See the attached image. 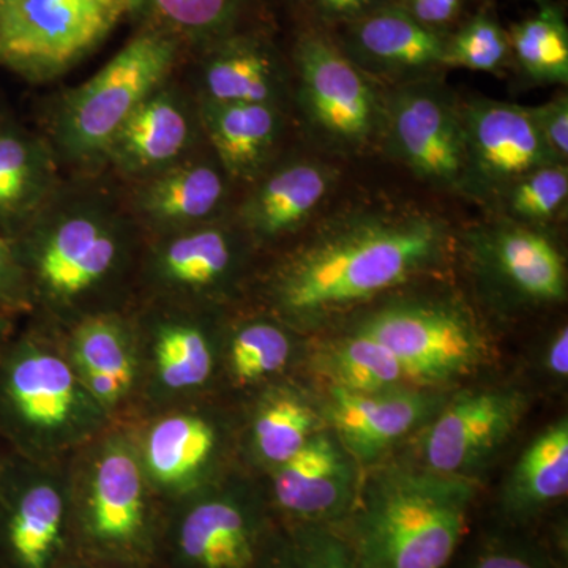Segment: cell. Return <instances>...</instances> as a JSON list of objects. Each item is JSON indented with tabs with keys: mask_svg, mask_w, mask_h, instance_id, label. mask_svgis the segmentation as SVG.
Returning <instances> with one entry per match:
<instances>
[{
	"mask_svg": "<svg viewBox=\"0 0 568 568\" xmlns=\"http://www.w3.org/2000/svg\"><path fill=\"white\" fill-rule=\"evenodd\" d=\"M390 0H306L305 11L327 31L349 24Z\"/></svg>",
	"mask_w": 568,
	"mask_h": 568,
	"instance_id": "obj_42",
	"label": "cell"
},
{
	"mask_svg": "<svg viewBox=\"0 0 568 568\" xmlns=\"http://www.w3.org/2000/svg\"><path fill=\"white\" fill-rule=\"evenodd\" d=\"M291 62L306 122L325 144L358 152L381 138L384 95L327 29L313 21L298 29Z\"/></svg>",
	"mask_w": 568,
	"mask_h": 568,
	"instance_id": "obj_13",
	"label": "cell"
},
{
	"mask_svg": "<svg viewBox=\"0 0 568 568\" xmlns=\"http://www.w3.org/2000/svg\"><path fill=\"white\" fill-rule=\"evenodd\" d=\"M328 32L369 78L402 84L435 77L446 67L448 33L420 24L395 0Z\"/></svg>",
	"mask_w": 568,
	"mask_h": 568,
	"instance_id": "obj_21",
	"label": "cell"
},
{
	"mask_svg": "<svg viewBox=\"0 0 568 568\" xmlns=\"http://www.w3.org/2000/svg\"><path fill=\"white\" fill-rule=\"evenodd\" d=\"M203 138L196 100L192 102L170 80L126 119L108 149L104 166L123 181L140 182L189 159Z\"/></svg>",
	"mask_w": 568,
	"mask_h": 568,
	"instance_id": "obj_20",
	"label": "cell"
},
{
	"mask_svg": "<svg viewBox=\"0 0 568 568\" xmlns=\"http://www.w3.org/2000/svg\"><path fill=\"white\" fill-rule=\"evenodd\" d=\"M541 140L560 163L568 160V97L560 92L549 102L528 106Z\"/></svg>",
	"mask_w": 568,
	"mask_h": 568,
	"instance_id": "obj_40",
	"label": "cell"
},
{
	"mask_svg": "<svg viewBox=\"0 0 568 568\" xmlns=\"http://www.w3.org/2000/svg\"><path fill=\"white\" fill-rule=\"evenodd\" d=\"M59 332L71 365L104 413L112 422L132 420L138 395L132 308L93 313Z\"/></svg>",
	"mask_w": 568,
	"mask_h": 568,
	"instance_id": "obj_22",
	"label": "cell"
},
{
	"mask_svg": "<svg viewBox=\"0 0 568 568\" xmlns=\"http://www.w3.org/2000/svg\"><path fill=\"white\" fill-rule=\"evenodd\" d=\"M462 114L466 148L463 194L473 200L497 204L519 179L560 163L541 140L528 106L476 99L462 104Z\"/></svg>",
	"mask_w": 568,
	"mask_h": 568,
	"instance_id": "obj_16",
	"label": "cell"
},
{
	"mask_svg": "<svg viewBox=\"0 0 568 568\" xmlns=\"http://www.w3.org/2000/svg\"><path fill=\"white\" fill-rule=\"evenodd\" d=\"M260 568H362L336 528L276 526Z\"/></svg>",
	"mask_w": 568,
	"mask_h": 568,
	"instance_id": "obj_35",
	"label": "cell"
},
{
	"mask_svg": "<svg viewBox=\"0 0 568 568\" xmlns=\"http://www.w3.org/2000/svg\"><path fill=\"white\" fill-rule=\"evenodd\" d=\"M230 181L215 155L194 152L151 178L130 183L125 203L145 237L178 233L222 219Z\"/></svg>",
	"mask_w": 568,
	"mask_h": 568,
	"instance_id": "obj_24",
	"label": "cell"
},
{
	"mask_svg": "<svg viewBox=\"0 0 568 568\" xmlns=\"http://www.w3.org/2000/svg\"><path fill=\"white\" fill-rule=\"evenodd\" d=\"M358 463L334 432H317L267 474L268 507L283 526L339 528L357 500Z\"/></svg>",
	"mask_w": 568,
	"mask_h": 568,
	"instance_id": "obj_17",
	"label": "cell"
},
{
	"mask_svg": "<svg viewBox=\"0 0 568 568\" xmlns=\"http://www.w3.org/2000/svg\"><path fill=\"white\" fill-rule=\"evenodd\" d=\"M395 2L426 28L448 33L465 20L469 0H395Z\"/></svg>",
	"mask_w": 568,
	"mask_h": 568,
	"instance_id": "obj_41",
	"label": "cell"
},
{
	"mask_svg": "<svg viewBox=\"0 0 568 568\" xmlns=\"http://www.w3.org/2000/svg\"><path fill=\"white\" fill-rule=\"evenodd\" d=\"M484 278L511 304H560L567 297L562 253L536 226L503 220L467 235Z\"/></svg>",
	"mask_w": 568,
	"mask_h": 568,
	"instance_id": "obj_19",
	"label": "cell"
},
{
	"mask_svg": "<svg viewBox=\"0 0 568 568\" xmlns=\"http://www.w3.org/2000/svg\"><path fill=\"white\" fill-rule=\"evenodd\" d=\"M567 491L568 424L564 418L523 452L504 489L503 510L511 523H525Z\"/></svg>",
	"mask_w": 568,
	"mask_h": 568,
	"instance_id": "obj_31",
	"label": "cell"
},
{
	"mask_svg": "<svg viewBox=\"0 0 568 568\" xmlns=\"http://www.w3.org/2000/svg\"><path fill=\"white\" fill-rule=\"evenodd\" d=\"M134 29H156L174 37L186 58L231 33L267 24L264 0H130Z\"/></svg>",
	"mask_w": 568,
	"mask_h": 568,
	"instance_id": "obj_29",
	"label": "cell"
},
{
	"mask_svg": "<svg viewBox=\"0 0 568 568\" xmlns=\"http://www.w3.org/2000/svg\"><path fill=\"white\" fill-rule=\"evenodd\" d=\"M132 312L138 349L132 420L211 396L222 358L219 312L160 302H141Z\"/></svg>",
	"mask_w": 568,
	"mask_h": 568,
	"instance_id": "obj_7",
	"label": "cell"
},
{
	"mask_svg": "<svg viewBox=\"0 0 568 568\" xmlns=\"http://www.w3.org/2000/svg\"><path fill=\"white\" fill-rule=\"evenodd\" d=\"M11 331H13V323H11L10 315H6V313L0 312V343L10 338Z\"/></svg>",
	"mask_w": 568,
	"mask_h": 568,
	"instance_id": "obj_44",
	"label": "cell"
},
{
	"mask_svg": "<svg viewBox=\"0 0 568 568\" xmlns=\"http://www.w3.org/2000/svg\"><path fill=\"white\" fill-rule=\"evenodd\" d=\"M287 2L293 3V6L301 7V9H305L306 0H287Z\"/></svg>",
	"mask_w": 568,
	"mask_h": 568,
	"instance_id": "obj_46",
	"label": "cell"
},
{
	"mask_svg": "<svg viewBox=\"0 0 568 568\" xmlns=\"http://www.w3.org/2000/svg\"><path fill=\"white\" fill-rule=\"evenodd\" d=\"M185 61V48L174 37L156 29H134L132 39L106 65L63 92L55 103L47 138L61 166L81 174L102 170L126 119L160 85L173 80Z\"/></svg>",
	"mask_w": 568,
	"mask_h": 568,
	"instance_id": "obj_6",
	"label": "cell"
},
{
	"mask_svg": "<svg viewBox=\"0 0 568 568\" xmlns=\"http://www.w3.org/2000/svg\"><path fill=\"white\" fill-rule=\"evenodd\" d=\"M62 568H100L93 566V564L84 562V564H65Z\"/></svg>",
	"mask_w": 568,
	"mask_h": 568,
	"instance_id": "obj_45",
	"label": "cell"
},
{
	"mask_svg": "<svg viewBox=\"0 0 568 568\" xmlns=\"http://www.w3.org/2000/svg\"><path fill=\"white\" fill-rule=\"evenodd\" d=\"M71 541L89 564L144 567L160 551L164 508L129 426L114 422L67 459Z\"/></svg>",
	"mask_w": 568,
	"mask_h": 568,
	"instance_id": "obj_5",
	"label": "cell"
},
{
	"mask_svg": "<svg viewBox=\"0 0 568 568\" xmlns=\"http://www.w3.org/2000/svg\"><path fill=\"white\" fill-rule=\"evenodd\" d=\"M153 495L164 507L182 503L230 476L235 426L211 396L122 422Z\"/></svg>",
	"mask_w": 568,
	"mask_h": 568,
	"instance_id": "obj_10",
	"label": "cell"
},
{
	"mask_svg": "<svg viewBox=\"0 0 568 568\" xmlns=\"http://www.w3.org/2000/svg\"><path fill=\"white\" fill-rule=\"evenodd\" d=\"M334 173L324 164L295 160L257 179L239 205L234 222L253 244H268L295 233L317 211Z\"/></svg>",
	"mask_w": 568,
	"mask_h": 568,
	"instance_id": "obj_26",
	"label": "cell"
},
{
	"mask_svg": "<svg viewBox=\"0 0 568 568\" xmlns=\"http://www.w3.org/2000/svg\"><path fill=\"white\" fill-rule=\"evenodd\" d=\"M17 239L44 324L62 331L93 313L130 308L145 235L110 190L62 182Z\"/></svg>",
	"mask_w": 568,
	"mask_h": 568,
	"instance_id": "obj_2",
	"label": "cell"
},
{
	"mask_svg": "<svg viewBox=\"0 0 568 568\" xmlns=\"http://www.w3.org/2000/svg\"><path fill=\"white\" fill-rule=\"evenodd\" d=\"M462 102L436 77L402 82L384 95L381 138L420 181L463 193L466 148Z\"/></svg>",
	"mask_w": 568,
	"mask_h": 568,
	"instance_id": "obj_14",
	"label": "cell"
},
{
	"mask_svg": "<svg viewBox=\"0 0 568 568\" xmlns=\"http://www.w3.org/2000/svg\"><path fill=\"white\" fill-rule=\"evenodd\" d=\"M323 368L334 383L332 387L347 392L372 394L410 383L406 369L386 346L354 331L328 349Z\"/></svg>",
	"mask_w": 568,
	"mask_h": 568,
	"instance_id": "obj_34",
	"label": "cell"
},
{
	"mask_svg": "<svg viewBox=\"0 0 568 568\" xmlns=\"http://www.w3.org/2000/svg\"><path fill=\"white\" fill-rule=\"evenodd\" d=\"M130 0H0V67L29 82L59 80L129 18Z\"/></svg>",
	"mask_w": 568,
	"mask_h": 568,
	"instance_id": "obj_9",
	"label": "cell"
},
{
	"mask_svg": "<svg viewBox=\"0 0 568 568\" xmlns=\"http://www.w3.org/2000/svg\"><path fill=\"white\" fill-rule=\"evenodd\" d=\"M537 10L508 29L511 62L536 84L567 85L568 26L552 0H536Z\"/></svg>",
	"mask_w": 568,
	"mask_h": 568,
	"instance_id": "obj_33",
	"label": "cell"
},
{
	"mask_svg": "<svg viewBox=\"0 0 568 568\" xmlns=\"http://www.w3.org/2000/svg\"><path fill=\"white\" fill-rule=\"evenodd\" d=\"M511 62L510 39L488 10L466 17L448 32L446 67L497 73Z\"/></svg>",
	"mask_w": 568,
	"mask_h": 568,
	"instance_id": "obj_36",
	"label": "cell"
},
{
	"mask_svg": "<svg viewBox=\"0 0 568 568\" xmlns=\"http://www.w3.org/2000/svg\"><path fill=\"white\" fill-rule=\"evenodd\" d=\"M252 244L239 224L224 216L145 237L136 291L144 302L219 312L244 276Z\"/></svg>",
	"mask_w": 568,
	"mask_h": 568,
	"instance_id": "obj_12",
	"label": "cell"
},
{
	"mask_svg": "<svg viewBox=\"0 0 568 568\" xmlns=\"http://www.w3.org/2000/svg\"><path fill=\"white\" fill-rule=\"evenodd\" d=\"M447 250V224L436 216L362 213L284 257L264 298L287 327H312L436 267Z\"/></svg>",
	"mask_w": 568,
	"mask_h": 568,
	"instance_id": "obj_1",
	"label": "cell"
},
{
	"mask_svg": "<svg viewBox=\"0 0 568 568\" xmlns=\"http://www.w3.org/2000/svg\"><path fill=\"white\" fill-rule=\"evenodd\" d=\"M61 185V163L47 136L0 126V235L20 237Z\"/></svg>",
	"mask_w": 568,
	"mask_h": 568,
	"instance_id": "obj_27",
	"label": "cell"
},
{
	"mask_svg": "<svg viewBox=\"0 0 568 568\" xmlns=\"http://www.w3.org/2000/svg\"><path fill=\"white\" fill-rule=\"evenodd\" d=\"M111 424L71 365L58 328L44 324L0 343V433L14 454L65 463Z\"/></svg>",
	"mask_w": 568,
	"mask_h": 568,
	"instance_id": "obj_4",
	"label": "cell"
},
{
	"mask_svg": "<svg viewBox=\"0 0 568 568\" xmlns=\"http://www.w3.org/2000/svg\"><path fill=\"white\" fill-rule=\"evenodd\" d=\"M201 130L231 181L256 182L267 173L283 132L282 108L196 100Z\"/></svg>",
	"mask_w": 568,
	"mask_h": 568,
	"instance_id": "obj_28",
	"label": "cell"
},
{
	"mask_svg": "<svg viewBox=\"0 0 568 568\" xmlns=\"http://www.w3.org/2000/svg\"><path fill=\"white\" fill-rule=\"evenodd\" d=\"M320 432V417L308 398L286 384L265 386L254 399L241 446L257 469L271 473Z\"/></svg>",
	"mask_w": 568,
	"mask_h": 568,
	"instance_id": "obj_30",
	"label": "cell"
},
{
	"mask_svg": "<svg viewBox=\"0 0 568 568\" xmlns=\"http://www.w3.org/2000/svg\"><path fill=\"white\" fill-rule=\"evenodd\" d=\"M529 402L515 388H480L439 410L422 440L426 469L470 478L514 435Z\"/></svg>",
	"mask_w": 568,
	"mask_h": 568,
	"instance_id": "obj_18",
	"label": "cell"
},
{
	"mask_svg": "<svg viewBox=\"0 0 568 568\" xmlns=\"http://www.w3.org/2000/svg\"><path fill=\"white\" fill-rule=\"evenodd\" d=\"M547 366L552 375L564 377L568 375V331L560 328L549 343L547 351Z\"/></svg>",
	"mask_w": 568,
	"mask_h": 568,
	"instance_id": "obj_43",
	"label": "cell"
},
{
	"mask_svg": "<svg viewBox=\"0 0 568 568\" xmlns=\"http://www.w3.org/2000/svg\"><path fill=\"white\" fill-rule=\"evenodd\" d=\"M275 530L264 489L233 473L164 507L160 549L173 568H260Z\"/></svg>",
	"mask_w": 568,
	"mask_h": 568,
	"instance_id": "obj_8",
	"label": "cell"
},
{
	"mask_svg": "<svg viewBox=\"0 0 568 568\" xmlns=\"http://www.w3.org/2000/svg\"><path fill=\"white\" fill-rule=\"evenodd\" d=\"M353 331L386 346L413 386L450 383L476 372L489 357L476 317L448 298H396L366 313Z\"/></svg>",
	"mask_w": 568,
	"mask_h": 568,
	"instance_id": "obj_11",
	"label": "cell"
},
{
	"mask_svg": "<svg viewBox=\"0 0 568 568\" xmlns=\"http://www.w3.org/2000/svg\"><path fill=\"white\" fill-rule=\"evenodd\" d=\"M567 164L552 163L519 179L497 205L507 220L537 227L556 219L567 204Z\"/></svg>",
	"mask_w": 568,
	"mask_h": 568,
	"instance_id": "obj_37",
	"label": "cell"
},
{
	"mask_svg": "<svg viewBox=\"0 0 568 568\" xmlns=\"http://www.w3.org/2000/svg\"><path fill=\"white\" fill-rule=\"evenodd\" d=\"M192 63L196 100L282 108L287 67L267 24L252 26L201 48Z\"/></svg>",
	"mask_w": 568,
	"mask_h": 568,
	"instance_id": "obj_23",
	"label": "cell"
},
{
	"mask_svg": "<svg viewBox=\"0 0 568 568\" xmlns=\"http://www.w3.org/2000/svg\"><path fill=\"white\" fill-rule=\"evenodd\" d=\"M71 541L69 469L0 459V549L10 568H62Z\"/></svg>",
	"mask_w": 568,
	"mask_h": 568,
	"instance_id": "obj_15",
	"label": "cell"
},
{
	"mask_svg": "<svg viewBox=\"0 0 568 568\" xmlns=\"http://www.w3.org/2000/svg\"><path fill=\"white\" fill-rule=\"evenodd\" d=\"M287 328L275 316L223 325L220 377L241 390L274 384L294 355V339Z\"/></svg>",
	"mask_w": 568,
	"mask_h": 568,
	"instance_id": "obj_32",
	"label": "cell"
},
{
	"mask_svg": "<svg viewBox=\"0 0 568 568\" xmlns=\"http://www.w3.org/2000/svg\"><path fill=\"white\" fill-rule=\"evenodd\" d=\"M33 310L31 287L18 239L0 235V312L13 315Z\"/></svg>",
	"mask_w": 568,
	"mask_h": 568,
	"instance_id": "obj_39",
	"label": "cell"
},
{
	"mask_svg": "<svg viewBox=\"0 0 568 568\" xmlns=\"http://www.w3.org/2000/svg\"><path fill=\"white\" fill-rule=\"evenodd\" d=\"M463 568H560L551 555L526 537L499 532L478 541Z\"/></svg>",
	"mask_w": 568,
	"mask_h": 568,
	"instance_id": "obj_38",
	"label": "cell"
},
{
	"mask_svg": "<svg viewBox=\"0 0 568 568\" xmlns=\"http://www.w3.org/2000/svg\"><path fill=\"white\" fill-rule=\"evenodd\" d=\"M436 396L407 386L392 390L347 392L332 387L328 418L355 462L372 463L433 416Z\"/></svg>",
	"mask_w": 568,
	"mask_h": 568,
	"instance_id": "obj_25",
	"label": "cell"
},
{
	"mask_svg": "<svg viewBox=\"0 0 568 568\" xmlns=\"http://www.w3.org/2000/svg\"><path fill=\"white\" fill-rule=\"evenodd\" d=\"M470 478L394 467L358 491L339 532L362 568H444L465 537Z\"/></svg>",
	"mask_w": 568,
	"mask_h": 568,
	"instance_id": "obj_3",
	"label": "cell"
}]
</instances>
